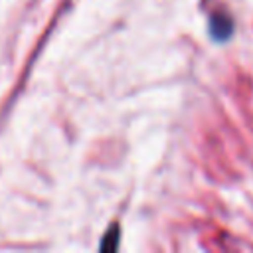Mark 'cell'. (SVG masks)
Segmentation results:
<instances>
[{"label":"cell","mask_w":253,"mask_h":253,"mask_svg":"<svg viewBox=\"0 0 253 253\" xmlns=\"http://www.w3.org/2000/svg\"><path fill=\"white\" fill-rule=\"evenodd\" d=\"M99 247H101V251H115L119 247V225L117 223L109 227V231L105 233Z\"/></svg>","instance_id":"cell-2"},{"label":"cell","mask_w":253,"mask_h":253,"mask_svg":"<svg viewBox=\"0 0 253 253\" xmlns=\"http://www.w3.org/2000/svg\"><path fill=\"white\" fill-rule=\"evenodd\" d=\"M233 30H235V24L227 14L213 12L208 18V36L217 43H223V42L231 40Z\"/></svg>","instance_id":"cell-1"}]
</instances>
